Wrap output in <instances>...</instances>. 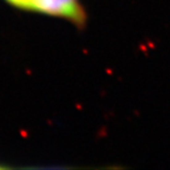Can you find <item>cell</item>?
Wrapping results in <instances>:
<instances>
[{"instance_id":"7a4b0ae2","label":"cell","mask_w":170,"mask_h":170,"mask_svg":"<svg viewBox=\"0 0 170 170\" xmlns=\"http://www.w3.org/2000/svg\"><path fill=\"white\" fill-rule=\"evenodd\" d=\"M9 2H11L12 4L20 6V7H24V8H28V5L30 3L31 0H8Z\"/></svg>"},{"instance_id":"6da1fadb","label":"cell","mask_w":170,"mask_h":170,"mask_svg":"<svg viewBox=\"0 0 170 170\" xmlns=\"http://www.w3.org/2000/svg\"><path fill=\"white\" fill-rule=\"evenodd\" d=\"M28 8L44 14L60 15L76 24H83L85 21V15L79 0H31Z\"/></svg>"},{"instance_id":"3957f363","label":"cell","mask_w":170,"mask_h":170,"mask_svg":"<svg viewBox=\"0 0 170 170\" xmlns=\"http://www.w3.org/2000/svg\"><path fill=\"white\" fill-rule=\"evenodd\" d=\"M0 168H1V167H0Z\"/></svg>"}]
</instances>
